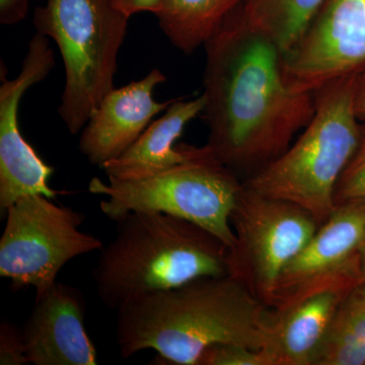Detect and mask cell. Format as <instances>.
Returning a JSON list of instances; mask_svg holds the SVG:
<instances>
[{
    "mask_svg": "<svg viewBox=\"0 0 365 365\" xmlns=\"http://www.w3.org/2000/svg\"><path fill=\"white\" fill-rule=\"evenodd\" d=\"M241 6L204 45L201 117L208 128L206 145L247 179L280 157L306 128L316 97L288 86L279 48L250 26Z\"/></svg>",
    "mask_w": 365,
    "mask_h": 365,
    "instance_id": "obj_1",
    "label": "cell"
},
{
    "mask_svg": "<svg viewBox=\"0 0 365 365\" xmlns=\"http://www.w3.org/2000/svg\"><path fill=\"white\" fill-rule=\"evenodd\" d=\"M117 313L122 357L151 349L153 364L173 365H197L218 344L263 349L274 319L272 309L230 274L136 297Z\"/></svg>",
    "mask_w": 365,
    "mask_h": 365,
    "instance_id": "obj_2",
    "label": "cell"
},
{
    "mask_svg": "<svg viewBox=\"0 0 365 365\" xmlns=\"http://www.w3.org/2000/svg\"><path fill=\"white\" fill-rule=\"evenodd\" d=\"M115 222L116 235L101 250L93 271L98 297L109 309L228 274L227 247L195 223L155 211H131Z\"/></svg>",
    "mask_w": 365,
    "mask_h": 365,
    "instance_id": "obj_3",
    "label": "cell"
},
{
    "mask_svg": "<svg viewBox=\"0 0 365 365\" xmlns=\"http://www.w3.org/2000/svg\"><path fill=\"white\" fill-rule=\"evenodd\" d=\"M355 76L314 93L316 112L295 143L244 181L245 186L307 211L319 225L335 209V189L359 145L361 123L354 110Z\"/></svg>",
    "mask_w": 365,
    "mask_h": 365,
    "instance_id": "obj_4",
    "label": "cell"
},
{
    "mask_svg": "<svg viewBox=\"0 0 365 365\" xmlns=\"http://www.w3.org/2000/svg\"><path fill=\"white\" fill-rule=\"evenodd\" d=\"M130 18L113 0H47L36 9V32L54 41L63 60L66 86L58 114L69 133H81L114 88Z\"/></svg>",
    "mask_w": 365,
    "mask_h": 365,
    "instance_id": "obj_5",
    "label": "cell"
},
{
    "mask_svg": "<svg viewBox=\"0 0 365 365\" xmlns=\"http://www.w3.org/2000/svg\"><path fill=\"white\" fill-rule=\"evenodd\" d=\"M242 187L205 145L199 157L145 179L93 178L88 191L106 197L101 210L114 222L131 211L165 213L208 230L230 251L235 241L230 215Z\"/></svg>",
    "mask_w": 365,
    "mask_h": 365,
    "instance_id": "obj_6",
    "label": "cell"
},
{
    "mask_svg": "<svg viewBox=\"0 0 365 365\" xmlns=\"http://www.w3.org/2000/svg\"><path fill=\"white\" fill-rule=\"evenodd\" d=\"M6 213L0 276L11 281L14 290L32 287L36 295L42 294L69 261L104 247L98 237L81 230L83 213L49 197H23Z\"/></svg>",
    "mask_w": 365,
    "mask_h": 365,
    "instance_id": "obj_7",
    "label": "cell"
},
{
    "mask_svg": "<svg viewBox=\"0 0 365 365\" xmlns=\"http://www.w3.org/2000/svg\"><path fill=\"white\" fill-rule=\"evenodd\" d=\"M230 223L235 241L228 251V274L269 307L281 274L319 225L299 206L262 195L245 184Z\"/></svg>",
    "mask_w": 365,
    "mask_h": 365,
    "instance_id": "obj_8",
    "label": "cell"
},
{
    "mask_svg": "<svg viewBox=\"0 0 365 365\" xmlns=\"http://www.w3.org/2000/svg\"><path fill=\"white\" fill-rule=\"evenodd\" d=\"M365 239V205L336 206L281 274L269 307L287 309L324 290L350 292L364 282L360 248Z\"/></svg>",
    "mask_w": 365,
    "mask_h": 365,
    "instance_id": "obj_9",
    "label": "cell"
},
{
    "mask_svg": "<svg viewBox=\"0 0 365 365\" xmlns=\"http://www.w3.org/2000/svg\"><path fill=\"white\" fill-rule=\"evenodd\" d=\"M365 71V0H326L292 51L283 57L290 88L316 93Z\"/></svg>",
    "mask_w": 365,
    "mask_h": 365,
    "instance_id": "obj_10",
    "label": "cell"
},
{
    "mask_svg": "<svg viewBox=\"0 0 365 365\" xmlns=\"http://www.w3.org/2000/svg\"><path fill=\"white\" fill-rule=\"evenodd\" d=\"M55 66L50 39L36 32L29 42L19 76L6 78L1 68L0 85V209L6 212L19 199L41 194L55 199L59 192L49 186L54 174L26 140L19 124L21 98L33 86L44 81Z\"/></svg>",
    "mask_w": 365,
    "mask_h": 365,
    "instance_id": "obj_11",
    "label": "cell"
},
{
    "mask_svg": "<svg viewBox=\"0 0 365 365\" xmlns=\"http://www.w3.org/2000/svg\"><path fill=\"white\" fill-rule=\"evenodd\" d=\"M86 302L78 287L56 282L36 295L23 329L34 365H96L98 353L86 328Z\"/></svg>",
    "mask_w": 365,
    "mask_h": 365,
    "instance_id": "obj_12",
    "label": "cell"
},
{
    "mask_svg": "<svg viewBox=\"0 0 365 365\" xmlns=\"http://www.w3.org/2000/svg\"><path fill=\"white\" fill-rule=\"evenodd\" d=\"M167 81L153 69L139 81L113 88L103 98L81 130L78 148L91 165L102 169L122 155L148 128L153 117L165 112L175 98L157 102L153 91Z\"/></svg>",
    "mask_w": 365,
    "mask_h": 365,
    "instance_id": "obj_13",
    "label": "cell"
},
{
    "mask_svg": "<svg viewBox=\"0 0 365 365\" xmlns=\"http://www.w3.org/2000/svg\"><path fill=\"white\" fill-rule=\"evenodd\" d=\"M204 106L203 95L191 100L175 98L163 116L148 125L128 150L102 168L108 179H145L199 157L205 145L196 148L176 143L187 125L201 116Z\"/></svg>",
    "mask_w": 365,
    "mask_h": 365,
    "instance_id": "obj_14",
    "label": "cell"
},
{
    "mask_svg": "<svg viewBox=\"0 0 365 365\" xmlns=\"http://www.w3.org/2000/svg\"><path fill=\"white\" fill-rule=\"evenodd\" d=\"M350 292L324 290L273 312L270 333L261 349L269 364L314 365L336 309Z\"/></svg>",
    "mask_w": 365,
    "mask_h": 365,
    "instance_id": "obj_15",
    "label": "cell"
},
{
    "mask_svg": "<svg viewBox=\"0 0 365 365\" xmlns=\"http://www.w3.org/2000/svg\"><path fill=\"white\" fill-rule=\"evenodd\" d=\"M245 0H160L153 11L170 44L185 54L204 47Z\"/></svg>",
    "mask_w": 365,
    "mask_h": 365,
    "instance_id": "obj_16",
    "label": "cell"
},
{
    "mask_svg": "<svg viewBox=\"0 0 365 365\" xmlns=\"http://www.w3.org/2000/svg\"><path fill=\"white\" fill-rule=\"evenodd\" d=\"M326 0H245L242 13L250 26L279 48L283 57L306 32Z\"/></svg>",
    "mask_w": 365,
    "mask_h": 365,
    "instance_id": "obj_17",
    "label": "cell"
},
{
    "mask_svg": "<svg viewBox=\"0 0 365 365\" xmlns=\"http://www.w3.org/2000/svg\"><path fill=\"white\" fill-rule=\"evenodd\" d=\"M314 365H365V282L341 300Z\"/></svg>",
    "mask_w": 365,
    "mask_h": 365,
    "instance_id": "obj_18",
    "label": "cell"
},
{
    "mask_svg": "<svg viewBox=\"0 0 365 365\" xmlns=\"http://www.w3.org/2000/svg\"><path fill=\"white\" fill-rule=\"evenodd\" d=\"M335 207L344 204L365 205V122L359 145L339 178L335 189Z\"/></svg>",
    "mask_w": 365,
    "mask_h": 365,
    "instance_id": "obj_19",
    "label": "cell"
},
{
    "mask_svg": "<svg viewBox=\"0 0 365 365\" xmlns=\"http://www.w3.org/2000/svg\"><path fill=\"white\" fill-rule=\"evenodd\" d=\"M197 365H270L262 350L246 346L218 344L211 346L201 355Z\"/></svg>",
    "mask_w": 365,
    "mask_h": 365,
    "instance_id": "obj_20",
    "label": "cell"
},
{
    "mask_svg": "<svg viewBox=\"0 0 365 365\" xmlns=\"http://www.w3.org/2000/svg\"><path fill=\"white\" fill-rule=\"evenodd\" d=\"M26 357L23 330L11 322L4 319L0 324V364L25 365Z\"/></svg>",
    "mask_w": 365,
    "mask_h": 365,
    "instance_id": "obj_21",
    "label": "cell"
},
{
    "mask_svg": "<svg viewBox=\"0 0 365 365\" xmlns=\"http://www.w3.org/2000/svg\"><path fill=\"white\" fill-rule=\"evenodd\" d=\"M32 0H0V24L14 26L25 20Z\"/></svg>",
    "mask_w": 365,
    "mask_h": 365,
    "instance_id": "obj_22",
    "label": "cell"
},
{
    "mask_svg": "<svg viewBox=\"0 0 365 365\" xmlns=\"http://www.w3.org/2000/svg\"><path fill=\"white\" fill-rule=\"evenodd\" d=\"M114 4L129 16L140 13L153 14L160 0H113Z\"/></svg>",
    "mask_w": 365,
    "mask_h": 365,
    "instance_id": "obj_23",
    "label": "cell"
},
{
    "mask_svg": "<svg viewBox=\"0 0 365 365\" xmlns=\"http://www.w3.org/2000/svg\"><path fill=\"white\" fill-rule=\"evenodd\" d=\"M353 103L357 118L360 121L365 122V71L355 76Z\"/></svg>",
    "mask_w": 365,
    "mask_h": 365,
    "instance_id": "obj_24",
    "label": "cell"
},
{
    "mask_svg": "<svg viewBox=\"0 0 365 365\" xmlns=\"http://www.w3.org/2000/svg\"><path fill=\"white\" fill-rule=\"evenodd\" d=\"M360 264H361L362 275H364L365 282V239L362 242L361 248H360Z\"/></svg>",
    "mask_w": 365,
    "mask_h": 365,
    "instance_id": "obj_25",
    "label": "cell"
}]
</instances>
